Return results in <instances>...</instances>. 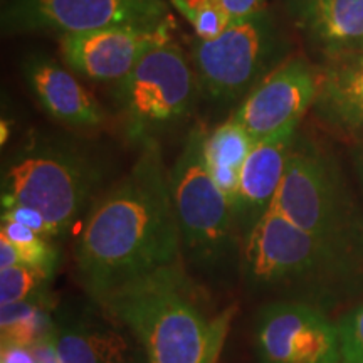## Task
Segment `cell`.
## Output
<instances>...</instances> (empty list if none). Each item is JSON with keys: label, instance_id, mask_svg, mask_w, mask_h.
<instances>
[{"label": "cell", "instance_id": "cell-1", "mask_svg": "<svg viewBox=\"0 0 363 363\" xmlns=\"http://www.w3.org/2000/svg\"><path fill=\"white\" fill-rule=\"evenodd\" d=\"M74 259L94 303L133 281L185 266L169 172L155 138L142 142L128 174L91 207Z\"/></svg>", "mask_w": 363, "mask_h": 363}, {"label": "cell", "instance_id": "cell-2", "mask_svg": "<svg viewBox=\"0 0 363 363\" xmlns=\"http://www.w3.org/2000/svg\"><path fill=\"white\" fill-rule=\"evenodd\" d=\"M96 305L138 338L148 363H216L234 308L211 313L185 266L150 274Z\"/></svg>", "mask_w": 363, "mask_h": 363}, {"label": "cell", "instance_id": "cell-3", "mask_svg": "<svg viewBox=\"0 0 363 363\" xmlns=\"http://www.w3.org/2000/svg\"><path fill=\"white\" fill-rule=\"evenodd\" d=\"M360 257L299 229L271 207L242 240L240 269L261 293L316 306L357 269Z\"/></svg>", "mask_w": 363, "mask_h": 363}, {"label": "cell", "instance_id": "cell-4", "mask_svg": "<svg viewBox=\"0 0 363 363\" xmlns=\"http://www.w3.org/2000/svg\"><path fill=\"white\" fill-rule=\"evenodd\" d=\"M206 135L197 125L169 172V185L179 222L185 269L219 274L242 251L233 208L212 179L206 162Z\"/></svg>", "mask_w": 363, "mask_h": 363}, {"label": "cell", "instance_id": "cell-5", "mask_svg": "<svg viewBox=\"0 0 363 363\" xmlns=\"http://www.w3.org/2000/svg\"><path fill=\"white\" fill-rule=\"evenodd\" d=\"M101 177L94 158L76 145L38 140L9 158L2 172V208H35L54 235H61L83 214Z\"/></svg>", "mask_w": 363, "mask_h": 363}, {"label": "cell", "instance_id": "cell-6", "mask_svg": "<svg viewBox=\"0 0 363 363\" xmlns=\"http://www.w3.org/2000/svg\"><path fill=\"white\" fill-rule=\"evenodd\" d=\"M299 229L363 256V225L331 157L296 133L272 206Z\"/></svg>", "mask_w": 363, "mask_h": 363}, {"label": "cell", "instance_id": "cell-7", "mask_svg": "<svg viewBox=\"0 0 363 363\" xmlns=\"http://www.w3.org/2000/svg\"><path fill=\"white\" fill-rule=\"evenodd\" d=\"M289 43L267 9L235 19L212 40L195 38L190 56L208 98L229 103L251 91L288 59Z\"/></svg>", "mask_w": 363, "mask_h": 363}, {"label": "cell", "instance_id": "cell-8", "mask_svg": "<svg viewBox=\"0 0 363 363\" xmlns=\"http://www.w3.org/2000/svg\"><path fill=\"white\" fill-rule=\"evenodd\" d=\"M199 79L179 45H157L133 71L115 83L113 101L125 133L145 142L153 133L179 123L192 111Z\"/></svg>", "mask_w": 363, "mask_h": 363}, {"label": "cell", "instance_id": "cell-9", "mask_svg": "<svg viewBox=\"0 0 363 363\" xmlns=\"http://www.w3.org/2000/svg\"><path fill=\"white\" fill-rule=\"evenodd\" d=\"M170 21L165 0H7L2 9L4 34L65 35Z\"/></svg>", "mask_w": 363, "mask_h": 363}, {"label": "cell", "instance_id": "cell-10", "mask_svg": "<svg viewBox=\"0 0 363 363\" xmlns=\"http://www.w3.org/2000/svg\"><path fill=\"white\" fill-rule=\"evenodd\" d=\"M259 363H340V333L318 306L278 299L259 313Z\"/></svg>", "mask_w": 363, "mask_h": 363}, {"label": "cell", "instance_id": "cell-11", "mask_svg": "<svg viewBox=\"0 0 363 363\" xmlns=\"http://www.w3.org/2000/svg\"><path fill=\"white\" fill-rule=\"evenodd\" d=\"M318 93V71L305 57H288L269 72L234 111L233 120L242 125L257 142L299 125L313 108Z\"/></svg>", "mask_w": 363, "mask_h": 363}, {"label": "cell", "instance_id": "cell-12", "mask_svg": "<svg viewBox=\"0 0 363 363\" xmlns=\"http://www.w3.org/2000/svg\"><path fill=\"white\" fill-rule=\"evenodd\" d=\"M170 22L157 27H111L65 34L59 38V49L71 69L93 81L118 83L133 71L145 54L169 43Z\"/></svg>", "mask_w": 363, "mask_h": 363}, {"label": "cell", "instance_id": "cell-13", "mask_svg": "<svg viewBox=\"0 0 363 363\" xmlns=\"http://www.w3.org/2000/svg\"><path fill=\"white\" fill-rule=\"evenodd\" d=\"M52 338L59 363H148L138 338L104 310L61 313Z\"/></svg>", "mask_w": 363, "mask_h": 363}, {"label": "cell", "instance_id": "cell-14", "mask_svg": "<svg viewBox=\"0 0 363 363\" xmlns=\"http://www.w3.org/2000/svg\"><path fill=\"white\" fill-rule=\"evenodd\" d=\"M298 126H289L278 135L257 142L244 162L238 201L234 206L235 227L242 240L274 202Z\"/></svg>", "mask_w": 363, "mask_h": 363}, {"label": "cell", "instance_id": "cell-15", "mask_svg": "<svg viewBox=\"0 0 363 363\" xmlns=\"http://www.w3.org/2000/svg\"><path fill=\"white\" fill-rule=\"evenodd\" d=\"M294 29L325 59L363 51V0H283Z\"/></svg>", "mask_w": 363, "mask_h": 363}, {"label": "cell", "instance_id": "cell-16", "mask_svg": "<svg viewBox=\"0 0 363 363\" xmlns=\"http://www.w3.org/2000/svg\"><path fill=\"white\" fill-rule=\"evenodd\" d=\"M26 81L49 116L69 128H98L106 113L96 98L65 66L48 56L33 54L22 65Z\"/></svg>", "mask_w": 363, "mask_h": 363}, {"label": "cell", "instance_id": "cell-17", "mask_svg": "<svg viewBox=\"0 0 363 363\" xmlns=\"http://www.w3.org/2000/svg\"><path fill=\"white\" fill-rule=\"evenodd\" d=\"M316 71L315 115L345 135L363 136V51L325 59Z\"/></svg>", "mask_w": 363, "mask_h": 363}, {"label": "cell", "instance_id": "cell-18", "mask_svg": "<svg viewBox=\"0 0 363 363\" xmlns=\"http://www.w3.org/2000/svg\"><path fill=\"white\" fill-rule=\"evenodd\" d=\"M256 145L252 135L238 121L227 120L206 135V162L211 175L234 214L244 162Z\"/></svg>", "mask_w": 363, "mask_h": 363}, {"label": "cell", "instance_id": "cell-19", "mask_svg": "<svg viewBox=\"0 0 363 363\" xmlns=\"http://www.w3.org/2000/svg\"><path fill=\"white\" fill-rule=\"evenodd\" d=\"M48 316L40 308L38 299H27L2 305V345H19V347H33L44 338V328L48 326Z\"/></svg>", "mask_w": 363, "mask_h": 363}, {"label": "cell", "instance_id": "cell-20", "mask_svg": "<svg viewBox=\"0 0 363 363\" xmlns=\"http://www.w3.org/2000/svg\"><path fill=\"white\" fill-rule=\"evenodd\" d=\"M54 266L19 264L0 269V301L2 305L38 299L52 278Z\"/></svg>", "mask_w": 363, "mask_h": 363}, {"label": "cell", "instance_id": "cell-21", "mask_svg": "<svg viewBox=\"0 0 363 363\" xmlns=\"http://www.w3.org/2000/svg\"><path fill=\"white\" fill-rule=\"evenodd\" d=\"M0 235L19 249L22 262L33 266H54L56 264V252L48 238L34 233L29 227L19 224V222L2 219V229Z\"/></svg>", "mask_w": 363, "mask_h": 363}, {"label": "cell", "instance_id": "cell-22", "mask_svg": "<svg viewBox=\"0 0 363 363\" xmlns=\"http://www.w3.org/2000/svg\"><path fill=\"white\" fill-rule=\"evenodd\" d=\"M338 333L340 363H363V305L343 318Z\"/></svg>", "mask_w": 363, "mask_h": 363}, {"label": "cell", "instance_id": "cell-23", "mask_svg": "<svg viewBox=\"0 0 363 363\" xmlns=\"http://www.w3.org/2000/svg\"><path fill=\"white\" fill-rule=\"evenodd\" d=\"M170 2L185 19L192 16L194 12L201 11V9L212 7L224 12L225 16L235 21L259 11V9L264 7L266 0H170Z\"/></svg>", "mask_w": 363, "mask_h": 363}, {"label": "cell", "instance_id": "cell-24", "mask_svg": "<svg viewBox=\"0 0 363 363\" xmlns=\"http://www.w3.org/2000/svg\"><path fill=\"white\" fill-rule=\"evenodd\" d=\"M187 21L194 27L195 38L202 40H212L219 38L227 27L230 26V22H233L229 16L212 7H206L194 12L192 16L187 17Z\"/></svg>", "mask_w": 363, "mask_h": 363}, {"label": "cell", "instance_id": "cell-25", "mask_svg": "<svg viewBox=\"0 0 363 363\" xmlns=\"http://www.w3.org/2000/svg\"><path fill=\"white\" fill-rule=\"evenodd\" d=\"M2 219L19 222V224L29 227L34 233L43 235V238H54L52 227L49 222L44 219V216L35 208L26 207V206H13L9 208H2Z\"/></svg>", "mask_w": 363, "mask_h": 363}, {"label": "cell", "instance_id": "cell-26", "mask_svg": "<svg viewBox=\"0 0 363 363\" xmlns=\"http://www.w3.org/2000/svg\"><path fill=\"white\" fill-rule=\"evenodd\" d=\"M0 363H38L33 347H19V345H2V358Z\"/></svg>", "mask_w": 363, "mask_h": 363}, {"label": "cell", "instance_id": "cell-27", "mask_svg": "<svg viewBox=\"0 0 363 363\" xmlns=\"http://www.w3.org/2000/svg\"><path fill=\"white\" fill-rule=\"evenodd\" d=\"M19 264H24L19 249L13 246L11 240H7L6 238L0 235V269Z\"/></svg>", "mask_w": 363, "mask_h": 363}, {"label": "cell", "instance_id": "cell-28", "mask_svg": "<svg viewBox=\"0 0 363 363\" xmlns=\"http://www.w3.org/2000/svg\"><path fill=\"white\" fill-rule=\"evenodd\" d=\"M355 163H357V170H358V175H360V180H362V187H363V143H360L357 147V152H355Z\"/></svg>", "mask_w": 363, "mask_h": 363}]
</instances>
